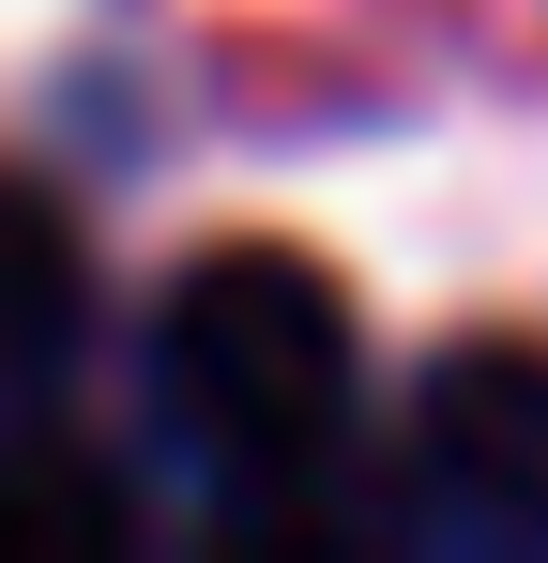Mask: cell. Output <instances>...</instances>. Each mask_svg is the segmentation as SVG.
Here are the masks:
<instances>
[{
	"label": "cell",
	"instance_id": "1",
	"mask_svg": "<svg viewBox=\"0 0 548 563\" xmlns=\"http://www.w3.org/2000/svg\"><path fill=\"white\" fill-rule=\"evenodd\" d=\"M153 427L244 518H320L336 442H351V305H336V275L289 260V244L183 260L168 320H153Z\"/></svg>",
	"mask_w": 548,
	"mask_h": 563
},
{
	"label": "cell",
	"instance_id": "2",
	"mask_svg": "<svg viewBox=\"0 0 548 563\" xmlns=\"http://www.w3.org/2000/svg\"><path fill=\"white\" fill-rule=\"evenodd\" d=\"M396 518L442 549H548V351L534 335H472L412 380Z\"/></svg>",
	"mask_w": 548,
	"mask_h": 563
},
{
	"label": "cell",
	"instance_id": "3",
	"mask_svg": "<svg viewBox=\"0 0 548 563\" xmlns=\"http://www.w3.org/2000/svg\"><path fill=\"white\" fill-rule=\"evenodd\" d=\"M77 335H91V260H77V229L46 198L0 168V411H31L77 366Z\"/></svg>",
	"mask_w": 548,
	"mask_h": 563
},
{
	"label": "cell",
	"instance_id": "4",
	"mask_svg": "<svg viewBox=\"0 0 548 563\" xmlns=\"http://www.w3.org/2000/svg\"><path fill=\"white\" fill-rule=\"evenodd\" d=\"M122 472L62 457V442H0V549H122Z\"/></svg>",
	"mask_w": 548,
	"mask_h": 563
}]
</instances>
